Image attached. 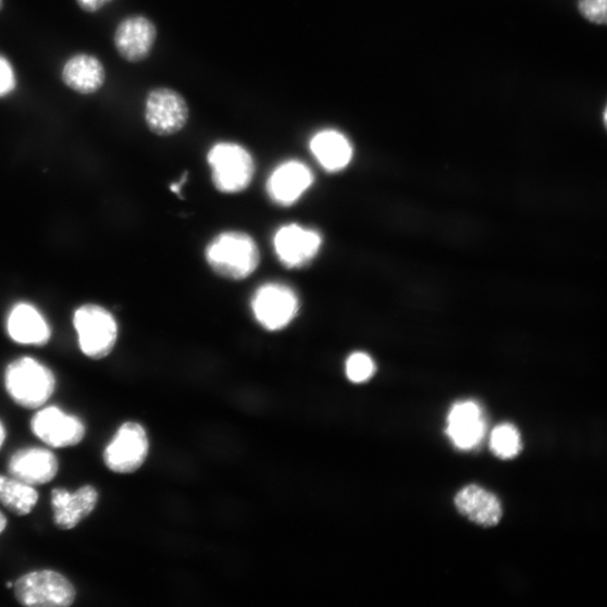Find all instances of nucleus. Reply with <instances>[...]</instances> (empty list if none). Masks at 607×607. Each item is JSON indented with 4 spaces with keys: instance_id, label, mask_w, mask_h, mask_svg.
Returning <instances> with one entry per match:
<instances>
[{
    "instance_id": "obj_1",
    "label": "nucleus",
    "mask_w": 607,
    "mask_h": 607,
    "mask_svg": "<svg viewBox=\"0 0 607 607\" xmlns=\"http://www.w3.org/2000/svg\"><path fill=\"white\" fill-rule=\"evenodd\" d=\"M260 258L259 247L252 236L241 231L218 234L206 249V259L213 272L233 282L252 276L260 264Z\"/></svg>"
},
{
    "instance_id": "obj_2",
    "label": "nucleus",
    "mask_w": 607,
    "mask_h": 607,
    "mask_svg": "<svg viewBox=\"0 0 607 607\" xmlns=\"http://www.w3.org/2000/svg\"><path fill=\"white\" fill-rule=\"evenodd\" d=\"M52 370L40 361L23 357L12 361L5 371V387L18 407L36 410L51 398L55 391Z\"/></svg>"
},
{
    "instance_id": "obj_3",
    "label": "nucleus",
    "mask_w": 607,
    "mask_h": 607,
    "mask_svg": "<svg viewBox=\"0 0 607 607\" xmlns=\"http://www.w3.org/2000/svg\"><path fill=\"white\" fill-rule=\"evenodd\" d=\"M208 162L214 187L223 194H239L249 188L256 173L251 153L243 146L221 143L211 148Z\"/></svg>"
},
{
    "instance_id": "obj_4",
    "label": "nucleus",
    "mask_w": 607,
    "mask_h": 607,
    "mask_svg": "<svg viewBox=\"0 0 607 607\" xmlns=\"http://www.w3.org/2000/svg\"><path fill=\"white\" fill-rule=\"evenodd\" d=\"M13 587L18 603L28 607H67L77 597L73 583L50 569L27 572Z\"/></svg>"
},
{
    "instance_id": "obj_5",
    "label": "nucleus",
    "mask_w": 607,
    "mask_h": 607,
    "mask_svg": "<svg viewBox=\"0 0 607 607\" xmlns=\"http://www.w3.org/2000/svg\"><path fill=\"white\" fill-rule=\"evenodd\" d=\"M74 325L80 350L86 357L100 360L114 350L119 327L109 310L97 304H85L76 310Z\"/></svg>"
},
{
    "instance_id": "obj_6",
    "label": "nucleus",
    "mask_w": 607,
    "mask_h": 607,
    "mask_svg": "<svg viewBox=\"0 0 607 607\" xmlns=\"http://www.w3.org/2000/svg\"><path fill=\"white\" fill-rule=\"evenodd\" d=\"M300 309L296 292L282 283H267L260 286L251 298V312L258 324L277 332L289 326Z\"/></svg>"
},
{
    "instance_id": "obj_7",
    "label": "nucleus",
    "mask_w": 607,
    "mask_h": 607,
    "mask_svg": "<svg viewBox=\"0 0 607 607\" xmlns=\"http://www.w3.org/2000/svg\"><path fill=\"white\" fill-rule=\"evenodd\" d=\"M189 107L185 97L173 88L152 89L146 99L145 120L158 137H172L188 123Z\"/></svg>"
},
{
    "instance_id": "obj_8",
    "label": "nucleus",
    "mask_w": 607,
    "mask_h": 607,
    "mask_svg": "<svg viewBox=\"0 0 607 607\" xmlns=\"http://www.w3.org/2000/svg\"><path fill=\"white\" fill-rule=\"evenodd\" d=\"M150 444L146 429L137 422H125L108 445L103 458L116 474L127 475L139 470L149 455Z\"/></svg>"
},
{
    "instance_id": "obj_9",
    "label": "nucleus",
    "mask_w": 607,
    "mask_h": 607,
    "mask_svg": "<svg viewBox=\"0 0 607 607\" xmlns=\"http://www.w3.org/2000/svg\"><path fill=\"white\" fill-rule=\"evenodd\" d=\"M274 249L281 263L288 269L310 264L323 246L322 234L297 223L281 226L274 235Z\"/></svg>"
},
{
    "instance_id": "obj_10",
    "label": "nucleus",
    "mask_w": 607,
    "mask_h": 607,
    "mask_svg": "<svg viewBox=\"0 0 607 607\" xmlns=\"http://www.w3.org/2000/svg\"><path fill=\"white\" fill-rule=\"evenodd\" d=\"M30 430L51 448H67L79 445L85 437L84 422L57 407L39 411L30 420Z\"/></svg>"
},
{
    "instance_id": "obj_11",
    "label": "nucleus",
    "mask_w": 607,
    "mask_h": 607,
    "mask_svg": "<svg viewBox=\"0 0 607 607\" xmlns=\"http://www.w3.org/2000/svg\"><path fill=\"white\" fill-rule=\"evenodd\" d=\"M313 184L314 175L307 164L298 160H288L270 174L265 189L274 205L289 208L295 206Z\"/></svg>"
},
{
    "instance_id": "obj_12",
    "label": "nucleus",
    "mask_w": 607,
    "mask_h": 607,
    "mask_svg": "<svg viewBox=\"0 0 607 607\" xmlns=\"http://www.w3.org/2000/svg\"><path fill=\"white\" fill-rule=\"evenodd\" d=\"M157 34L154 23L148 17L128 16L121 21L115 29L114 46L125 61L138 63L151 54Z\"/></svg>"
},
{
    "instance_id": "obj_13",
    "label": "nucleus",
    "mask_w": 607,
    "mask_h": 607,
    "mask_svg": "<svg viewBox=\"0 0 607 607\" xmlns=\"http://www.w3.org/2000/svg\"><path fill=\"white\" fill-rule=\"evenodd\" d=\"M11 478L32 487L46 485L58 475L55 455L44 448L21 449L12 455L8 464Z\"/></svg>"
},
{
    "instance_id": "obj_14",
    "label": "nucleus",
    "mask_w": 607,
    "mask_h": 607,
    "mask_svg": "<svg viewBox=\"0 0 607 607\" xmlns=\"http://www.w3.org/2000/svg\"><path fill=\"white\" fill-rule=\"evenodd\" d=\"M98 499V492L91 485H85L75 493L54 488L51 493L54 524L64 531L75 529L95 511Z\"/></svg>"
},
{
    "instance_id": "obj_15",
    "label": "nucleus",
    "mask_w": 607,
    "mask_h": 607,
    "mask_svg": "<svg viewBox=\"0 0 607 607\" xmlns=\"http://www.w3.org/2000/svg\"><path fill=\"white\" fill-rule=\"evenodd\" d=\"M485 430L483 413L476 402L461 401L451 409L447 434L457 448L470 450L478 447Z\"/></svg>"
},
{
    "instance_id": "obj_16",
    "label": "nucleus",
    "mask_w": 607,
    "mask_h": 607,
    "mask_svg": "<svg viewBox=\"0 0 607 607\" xmlns=\"http://www.w3.org/2000/svg\"><path fill=\"white\" fill-rule=\"evenodd\" d=\"M11 339L25 346H45L51 339V329L38 309L27 302L17 304L8 320Z\"/></svg>"
},
{
    "instance_id": "obj_17",
    "label": "nucleus",
    "mask_w": 607,
    "mask_h": 607,
    "mask_svg": "<svg viewBox=\"0 0 607 607\" xmlns=\"http://www.w3.org/2000/svg\"><path fill=\"white\" fill-rule=\"evenodd\" d=\"M61 79L67 88L82 95H91L104 86L106 66L97 57L79 53L66 60Z\"/></svg>"
},
{
    "instance_id": "obj_18",
    "label": "nucleus",
    "mask_w": 607,
    "mask_h": 607,
    "mask_svg": "<svg viewBox=\"0 0 607 607\" xmlns=\"http://www.w3.org/2000/svg\"><path fill=\"white\" fill-rule=\"evenodd\" d=\"M455 503L463 517L481 527H495L503 516L498 498L476 485L461 490L457 494Z\"/></svg>"
},
{
    "instance_id": "obj_19",
    "label": "nucleus",
    "mask_w": 607,
    "mask_h": 607,
    "mask_svg": "<svg viewBox=\"0 0 607 607\" xmlns=\"http://www.w3.org/2000/svg\"><path fill=\"white\" fill-rule=\"evenodd\" d=\"M310 149L327 173H339L352 160L354 150L349 140L340 132L325 129L314 135Z\"/></svg>"
},
{
    "instance_id": "obj_20",
    "label": "nucleus",
    "mask_w": 607,
    "mask_h": 607,
    "mask_svg": "<svg viewBox=\"0 0 607 607\" xmlns=\"http://www.w3.org/2000/svg\"><path fill=\"white\" fill-rule=\"evenodd\" d=\"M38 500L39 494L34 487L11 476L0 475V504L10 512L18 517L28 516Z\"/></svg>"
},
{
    "instance_id": "obj_21",
    "label": "nucleus",
    "mask_w": 607,
    "mask_h": 607,
    "mask_svg": "<svg viewBox=\"0 0 607 607\" xmlns=\"http://www.w3.org/2000/svg\"><path fill=\"white\" fill-rule=\"evenodd\" d=\"M519 431L511 424H503L494 429L491 436V449L500 459H512L521 450Z\"/></svg>"
},
{
    "instance_id": "obj_22",
    "label": "nucleus",
    "mask_w": 607,
    "mask_h": 607,
    "mask_svg": "<svg viewBox=\"0 0 607 607\" xmlns=\"http://www.w3.org/2000/svg\"><path fill=\"white\" fill-rule=\"evenodd\" d=\"M376 364L370 356L364 352L352 354L346 362V374L350 382L360 384L374 376Z\"/></svg>"
},
{
    "instance_id": "obj_23",
    "label": "nucleus",
    "mask_w": 607,
    "mask_h": 607,
    "mask_svg": "<svg viewBox=\"0 0 607 607\" xmlns=\"http://www.w3.org/2000/svg\"><path fill=\"white\" fill-rule=\"evenodd\" d=\"M580 11L595 24L606 23V0H580Z\"/></svg>"
},
{
    "instance_id": "obj_24",
    "label": "nucleus",
    "mask_w": 607,
    "mask_h": 607,
    "mask_svg": "<svg viewBox=\"0 0 607 607\" xmlns=\"http://www.w3.org/2000/svg\"><path fill=\"white\" fill-rule=\"evenodd\" d=\"M16 87V77L11 62L0 55V97L8 96Z\"/></svg>"
},
{
    "instance_id": "obj_25",
    "label": "nucleus",
    "mask_w": 607,
    "mask_h": 607,
    "mask_svg": "<svg viewBox=\"0 0 607 607\" xmlns=\"http://www.w3.org/2000/svg\"><path fill=\"white\" fill-rule=\"evenodd\" d=\"M76 2L84 12L97 13L111 4L113 0H76Z\"/></svg>"
},
{
    "instance_id": "obj_26",
    "label": "nucleus",
    "mask_w": 607,
    "mask_h": 607,
    "mask_svg": "<svg viewBox=\"0 0 607 607\" xmlns=\"http://www.w3.org/2000/svg\"><path fill=\"white\" fill-rule=\"evenodd\" d=\"M183 176H184V177L182 178L181 182L174 183V184H172V186H171L172 191H173L174 194L178 195V196H181V194H182V187L187 183V179H188V174H185V175H183Z\"/></svg>"
},
{
    "instance_id": "obj_27",
    "label": "nucleus",
    "mask_w": 607,
    "mask_h": 607,
    "mask_svg": "<svg viewBox=\"0 0 607 607\" xmlns=\"http://www.w3.org/2000/svg\"><path fill=\"white\" fill-rule=\"evenodd\" d=\"M5 441H7V429L2 423V421H0V449H2Z\"/></svg>"
},
{
    "instance_id": "obj_28",
    "label": "nucleus",
    "mask_w": 607,
    "mask_h": 607,
    "mask_svg": "<svg viewBox=\"0 0 607 607\" xmlns=\"http://www.w3.org/2000/svg\"><path fill=\"white\" fill-rule=\"evenodd\" d=\"M8 528V519L7 517L0 512V534H2Z\"/></svg>"
},
{
    "instance_id": "obj_29",
    "label": "nucleus",
    "mask_w": 607,
    "mask_h": 607,
    "mask_svg": "<svg viewBox=\"0 0 607 607\" xmlns=\"http://www.w3.org/2000/svg\"><path fill=\"white\" fill-rule=\"evenodd\" d=\"M4 8V0H0V11H2Z\"/></svg>"
},
{
    "instance_id": "obj_30",
    "label": "nucleus",
    "mask_w": 607,
    "mask_h": 607,
    "mask_svg": "<svg viewBox=\"0 0 607 607\" xmlns=\"http://www.w3.org/2000/svg\"><path fill=\"white\" fill-rule=\"evenodd\" d=\"M7 586H8L9 589H12V587L14 586V584L11 583V582H9V583L7 584Z\"/></svg>"
}]
</instances>
